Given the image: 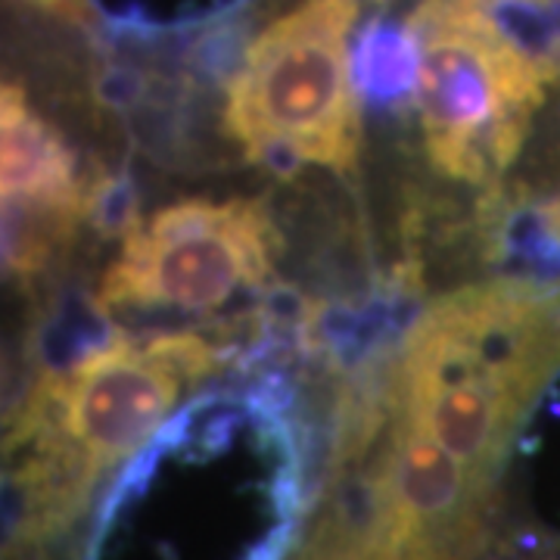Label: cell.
Instances as JSON below:
<instances>
[{
	"instance_id": "cell-7",
	"label": "cell",
	"mask_w": 560,
	"mask_h": 560,
	"mask_svg": "<svg viewBox=\"0 0 560 560\" xmlns=\"http://www.w3.org/2000/svg\"><path fill=\"white\" fill-rule=\"evenodd\" d=\"M28 3H35L38 10L69 22V25H81L84 28L91 22V0H28Z\"/></svg>"
},
{
	"instance_id": "cell-4",
	"label": "cell",
	"mask_w": 560,
	"mask_h": 560,
	"mask_svg": "<svg viewBox=\"0 0 560 560\" xmlns=\"http://www.w3.org/2000/svg\"><path fill=\"white\" fill-rule=\"evenodd\" d=\"M355 20L359 0H302L249 40L224 101L228 135L249 160L320 165L337 175L355 168Z\"/></svg>"
},
{
	"instance_id": "cell-6",
	"label": "cell",
	"mask_w": 560,
	"mask_h": 560,
	"mask_svg": "<svg viewBox=\"0 0 560 560\" xmlns=\"http://www.w3.org/2000/svg\"><path fill=\"white\" fill-rule=\"evenodd\" d=\"M0 135L3 259L16 275H35L84 219L88 187L60 131L32 109L16 84H3Z\"/></svg>"
},
{
	"instance_id": "cell-5",
	"label": "cell",
	"mask_w": 560,
	"mask_h": 560,
	"mask_svg": "<svg viewBox=\"0 0 560 560\" xmlns=\"http://www.w3.org/2000/svg\"><path fill=\"white\" fill-rule=\"evenodd\" d=\"M275 268V228L259 200L168 202L121 237L94 302L116 312H215Z\"/></svg>"
},
{
	"instance_id": "cell-2",
	"label": "cell",
	"mask_w": 560,
	"mask_h": 560,
	"mask_svg": "<svg viewBox=\"0 0 560 560\" xmlns=\"http://www.w3.org/2000/svg\"><path fill=\"white\" fill-rule=\"evenodd\" d=\"M558 368L560 287H464L411 324L396 371L399 415L492 482L526 408Z\"/></svg>"
},
{
	"instance_id": "cell-1",
	"label": "cell",
	"mask_w": 560,
	"mask_h": 560,
	"mask_svg": "<svg viewBox=\"0 0 560 560\" xmlns=\"http://www.w3.org/2000/svg\"><path fill=\"white\" fill-rule=\"evenodd\" d=\"M212 364L215 349L194 334L113 337L47 374L7 430V455L20 458L16 541L40 539L72 521L94 482L135 455Z\"/></svg>"
},
{
	"instance_id": "cell-3",
	"label": "cell",
	"mask_w": 560,
	"mask_h": 560,
	"mask_svg": "<svg viewBox=\"0 0 560 560\" xmlns=\"http://www.w3.org/2000/svg\"><path fill=\"white\" fill-rule=\"evenodd\" d=\"M423 143L445 178L495 180L517 160L555 72L482 0H423L408 20Z\"/></svg>"
},
{
	"instance_id": "cell-8",
	"label": "cell",
	"mask_w": 560,
	"mask_h": 560,
	"mask_svg": "<svg viewBox=\"0 0 560 560\" xmlns=\"http://www.w3.org/2000/svg\"><path fill=\"white\" fill-rule=\"evenodd\" d=\"M482 3H486V0H482ZM492 3H499V0H492Z\"/></svg>"
}]
</instances>
